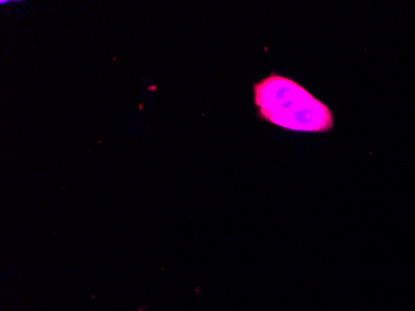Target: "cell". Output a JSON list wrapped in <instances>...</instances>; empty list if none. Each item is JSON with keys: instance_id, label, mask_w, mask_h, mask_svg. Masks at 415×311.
Returning a JSON list of instances; mask_svg holds the SVG:
<instances>
[{"instance_id": "cell-1", "label": "cell", "mask_w": 415, "mask_h": 311, "mask_svg": "<svg viewBox=\"0 0 415 311\" xmlns=\"http://www.w3.org/2000/svg\"><path fill=\"white\" fill-rule=\"evenodd\" d=\"M252 99L260 119L293 132L330 133L334 128L332 108L298 81L270 72L252 84Z\"/></svg>"}]
</instances>
